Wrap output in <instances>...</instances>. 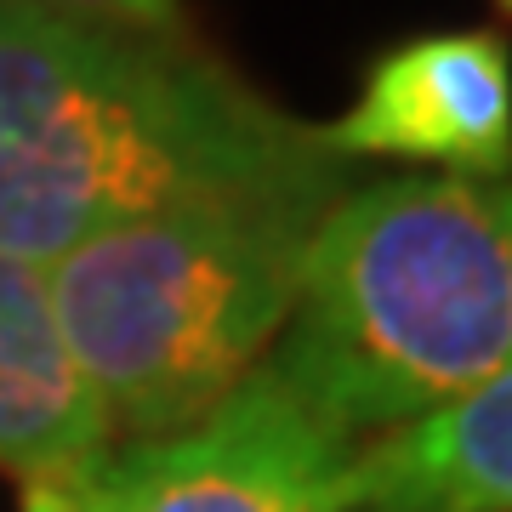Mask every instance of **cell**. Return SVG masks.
I'll use <instances>...</instances> for the list:
<instances>
[{
	"instance_id": "cell-5",
	"label": "cell",
	"mask_w": 512,
	"mask_h": 512,
	"mask_svg": "<svg viewBox=\"0 0 512 512\" xmlns=\"http://www.w3.org/2000/svg\"><path fill=\"white\" fill-rule=\"evenodd\" d=\"M353 160H427L456 177L512 171V46L495 29H439L387 46L365 69L353 109L325 126Z\"/></svg>"
},
{
	"instance_id": "cell-3",
	"label": "cell",
	"mask_w": 512,
	"mask_h": 512,
	"mask_svg": "<svg viewBox=\"0 0 512 512\" xmlns=\"http://www.w3.org/2000/svg\"><path fill=\"white\" fill-rule=\"evenodd\" d=\"M325 211L188 205L74 245L46 268L52 313L114 444L211 416L291 325L302 256Z\"/></svg>"
},
{
	"instance_id": "cell-4",
	"label": "cell",
	"mask_w": 512,
	"mask_h": 512,
	"mask_svg": "<svg viewBox=\"0 0 512 512\" xmlns=\"http://www.w3.org/2000/svg\"><path fill=\"white\" fill-rule=\"evenodd\" d=\"M359 444L274 365L183 433L120 444L92 473L97 512H348Z\"/></svg>"
},
{
	"instance_id": "cell-8",
	"label": "cell",
	"mask_w": 512,
	"mask_h": 512,
	"mask_svg": "<svg viewBox=\"0 0 512 512\" xmlns=\"http://www.w3.org/2000/svg\"><path fill=\"white\" fill-rule=\"evenodd\" d=\"M52 6H69L97 23H120V29H143V35H188L183 0H52Z\"/></svg>"
},
{
	"instance_id": "cell-9",
	"label": "cell",
	"mask_w": 512,
	"mask_h": 512,
	"mask_svg": "<svg viewBox=\"0 0 512 512\" xmlns=\"http://www.w3.org/2000/svg\"><path fill=\"white\" fill-rule=\"evenodd\" d=\"M92 473L52 478V484H23V512H97L92 507Z\"/></svg>"
},
{
	"instance_id": "cell-10",
	"label": "cell",
	"mask_w": 512,
	"mask_h": 512,
	"mask_svg": "<svg viewBox=\"0 0 512 512\" xmlns=\"http://www.w3.org/2000/svg\"><path fill=\"white\" fill-rule=\"evenodd\" d=\"M495 6H501V12H507V18H512V0H495Z\"/></svg>"
},
{
	"instance_id": "cell-1",
	"label": "cell",
	"mask_w": 512,
	"mask_h": 512,
	"mask_svg": "<svg viewBox=\"0 0 512 512\" xmlns=\"http://www.w3.org/2000/svg\"><path fill=\"white\" fill-rule=\"evenodd\" d=\"M342 188L325 126L279 114L188 35L0 0V256L52 268L160 211H330Z\"/></svg>"
},
{
	"instance_id": "cell-7",
	"label": "cell",
	"mask_w": 512,
	"mask_h": 512,
	"mask_svg": "<svg viewBox=\"0 0 512 512\" xmlns=\"http://www.w3.org/2000/svg\"><path fill=\"white\" fill-rule=\"evenodd\" d=\"M348 512H512V370L359 444Z\"/></svg>"
},
{
	"instance_id": "cell-2",
	"label": "cell",
	"mask_w": 512,
	"mask_h": 512,
	"mask_svg": "<svg viewBox=\"0 0 512 512\" xmlns=\"http://www.w3.org/2000/svg\"><path fill=\"white\" fill-rule=\"evenodd\" d=\"M274 370L348 433H399L512 370V183L393 177L330 205Z\"/></svg>"
},
{
	"instance_id": "cell-6",
	"label": "cell",
	"mask_w": 512,
	"mask_h": 512,
	"mask_svg": "<svg viewBox=\"0 0 512 512\" xmlns=\"http://www.w3.org/2000/svg\"><path fill=\"white\" fill-rule=\"evenodd\" d=\"M120 444L52 313L46 268L0 256V467L52 484L103 467Z\"/></svg>"
}]
</instances>
